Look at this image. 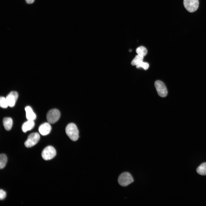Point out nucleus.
Instances as JSON below:
<instances>
[{
  "label": "nucleus",
  "instance_id": "1",
  "mask_svg": "<svg viewBox=\"0 0 206 206\" xmlns=\"http://www.w3.org/2000/svg\"><path fill=\"white\" fill-rule=\"evenodd\" d=\"M66 132L70 139L76 141L79 138V131L76 125L73 123L69 124L66 128Z\"/></svg>",
  "mask_w": 206,
  "mask_h": 206
},
{
  "label": "nucleus",
  "instance_id": "2",
  "mask_svg": "<svg viewBox=\"0 0 206 206\" xmlns=\"http://www.w3.org/2000/svg\"><path fill=\"white\" fill-rule=\"evenodd\" d=\"M134 181L131 175L128 172H124L121 174L118 179L119 184L121 186H127Z\"/></svg>",
  "mask_w": 206,
  "mask_h": 206
},
{
  "label": "nucleus",
  "instance_id": "3",
  "mask_svg": "<svg viewBox=\"0 0 206 206\" xmlns=\"http://www.w3.org/2000/svg\"><path fill=\"white\" fill-rule=\"evenodd\" d=\"M199 0H183L184 7L190 13L196 11L199 8Z\"/></svg>",
  "mask_w": 206,
  "mask_h": 206
},
{
  "label": "nucleus",
  "instance_id": "4",
  "mask_svg": "<svg viewBox=\"0 0 206 206\" xmlns=\"http://www.w3.org/2000/svg\"><path fill=\"white\" fill-rule=\"evenodd\" d=\"M55 148L52 146H47L43 150L41 153L43 159L45 160H49L53 159L56 155Z\"/></svg>",
  "mask_w": 206,
  "mask_h": 206
},
{
  "label": "nucleus",
  "instance_id": "5",
  "mask_svg": "<svg viewBox=\"0 0 206 206\" xmlns=\"http://www.w3.org/2000/svg\"><path fill=\"white\" fill-rule=\"evenodd\" d=\"M60 114L59 110L56 109H53L49 110L46 115L48 122L49 124H54L59 119Z\"/></svg>",
  "mask_w": 206,
  "mask_h": 206
},
{
  "label": "nucleus",
  "instance_id": "6",
  "mask_svg": "<svg viewBox=\"0 0 206 206\" xmlns=\"http://www.w3.org/2000/svg\"><path fill=\"white\" fill-rule=\"evenodd\" d=\"M40 138V135L37 132H34L31 134L29 135L27 139L25 142V146L28 148L33 146L37 143Z\"/></svg>",
  "mask_w": 206,
  "mask_h": 206
},
{
  "label": "nucleus",
  "instance_id": "7",
  "mask_svg": "<svg viewBox=\"0 0 206 206\" xmlns=\"http://www.w3.org/2000/svg\"><path fill=\"white\" fill-rule=\"evenodd\" d=\"M154 86L158 94L162 97H166L168 94L167 88L162 81L157 80L154 82Z\"/></svg>",
  "mask_w": 206,
  "mask_h": 206
},
{
  "label": "nucleus",
  "instance_id": "8",
  "mask_svg": "<svg viewBox=\"0 0 206 206\" xmlns=\"http://www.w3.org/2000/svg\"><path fill=\"white\" fill-rule=\"evenodd\" d=\"M18 93L15 91L10 92L6 97L8 106L10 107H13L18 97Z\"/></svg>",
  "mask_w": 206,
  "mask_h": 206
},
{
  "label": "nucleus",
  "instance_id": "9",
  "mask_svg": "<svg viewBox=\"0 0 206 206\" xmlns=\"http://www.w3.org/2000/svg\"><path fill=\"white\" fill-rule=\"evenodd\" d=\"M51 130V127L49 123H44L40 126L38 130L40 133L43 136L49 134Z\"/></svg>",
  "mask_w": 206,
  "mask_h": 206
},
{
  "label": "nucleus",
  "instance_id": "10",
  "mask_svg": "<svg viewBox=\"0 0 206 206\" xmlns=\"http://www.w3.org/2000/svg\"><path fill=\"white\" fill-rule=\"evenodd\" d=\"M35 123L34 120H28L23 124L21 127L22 130L23 132H25L27 131L33 129Z\"/></svg>",
  "mask_w": 206,
  "mask_h": 206
},
{
  "label": "nucleus",
  "instance_id": "11",
  "mask_svg": "<svg viewBox=\"0 0 206 206\" xmlns=\"http://www.w3.org/2000/svg\"><path fill=\"white\" fill-rule=\"evenodd\" d=\"M25 110L26 113V117L28 120H34L36 119V116L30 106H26L25 108Z\"/></svg>",
  "mask_w": 206,
  "mask_h": 206
},
{
  "label": "nucleus",
  "instance_id": "12",
  "mask_svg": "<svg viewBox=\"0 0 206 206\" xmlns=\"http://www.w3.org/2000/svg\"><path fill=\"white\" fill-rule=\"evenodd\" d=\"M3 123L5 129L7 130H10L13 125V121L10 117H5L3 120Z\"/></svg>",
  "mask_w": 206,
  "mask_h": 206
},
{
  "label": "nucleus",
  "instance_id": "13",
  "mask_svg": "<svg viewBox=\"0 0 206 206\" xmlns=\"http://www.w3.org/2000/svg\"><path fill=\"white\" fill-rule=\"evenodd\" d=\"M197 172L200 175H206V163L201 164L197 169Z\"/></svg>",
  "mask_w": 206,
  "mask_h": 206
},
{
  "label": "nucleus",
  "instance_id": "14",
  "mask_svg": "<svg viewBox=\"0 0 206 206\" xmlns=\"http://www.w3.org/2000/svg\"><path fill=\"white\" fill-rule=\"evenodd\" d=\"M136 52L138 55L144 57L146 55L147 51L145 47L141 46L138 47L136 49Z\"/></svg>",
  "mask_w": 206,
  "mask_h": 206
},
{
  "label": "nucleus",
  "instance_id": "15",
  "mask_svg": "<svg viewBox=\"0 0 206 206\" xmlns=\"http://www.w3.org/2000/svg\"><path fill=\"white\" fill-rule=\"evenodd\" d=\"M7 162V158L6 155L4 154H1L0 155V168L3 169L4 168Z\"/></svg>",
  "mask_w": 206,
  "mask_h": 206
},
{
  "label": "nucleus",
  "instance_id": "16",
  "mask_svg": "<svg viewBox=\"0 0 206 206\" xmlns=\"http://www.w3.org/2000/svg\"><path fill=\"white\" fill-rule=\"evenodd\" d=\"M144 57L137 55L135 56L134 58L131 62L132 66L136 65L143 62Z\"/></svg>",
  "mask_w": 206,
  "mask_h": 206
},
{
  "label": "nucleus",
  "instance_id": "17",
  "mask_svg": "<svg viewBox=\"0 0 206 206\" xmlns=\"http://www.w3.org/2000/svg\"><path fill=\"white\" fill-rule=\"evenodd\" d=\"M0 106L3 108H6L8 106L6 98L4 97H1L0 98Z\"/></svg>",
  "mask_w": 206,
  "mask_h": 206
},
{
  "label": "nucleus",
  "instance_id": "18",
  "mask_svg": "<svg viewBox=\"0 0 206 206\" xmlns=\"http://www.w3.org/2000/svg\"><path fill=\"white\" fill-rule=\"evenodd\" d=\"M149 67V64L146 62H142L138 65H136V67L137 68L142 67L145 70H146L148 69Z\"/></svg>",
  "mask_w": 206,
  "mask_h": 206
},
{
  "label": "nucleus",
  "instance_id": "19",
  "mask_svg": "<svg viewBox=\"0 0 206 206\" xmlns=\"http://www.w3.org/2000/svg\"><path fill=\"white\" fill-rule=\"evenodd\" d=\"M6 196V193L3 190L1 189L0 190V199L3 200L5 199Z\"/></svg>",
  "mask_w": 206,
  "mask_h": 206
},
{
  "label": "nucleus",
  "instance_id": "20",
  "mask_svg": "<svg viewBox=\"0 0 206 206\" xmlns=\"http://www.w3.org/2000/svg\"><path fill=\"white\" fill-rule=\"evenodd\" d=\"M25 1L26 3L29 4H32L34 1V0H25Z\"/></svg>",
  "mask_w": 206,
  "mask_h": 206
},
{
  "label": "nucleus",
  "instance_id": "21",
  "mask_svg": "<svg viewBox=\"0 0 206 206\" xmlns=\"http://www.w3.org/2000/svg\"><path fill=\"white\" fill-rule=\"evenodd\" d=\"M132 50L131 49H129V52H132Z\"/></svg>",
  "mask_w": 206,
  "mask_h": 206
}]
</instances>
